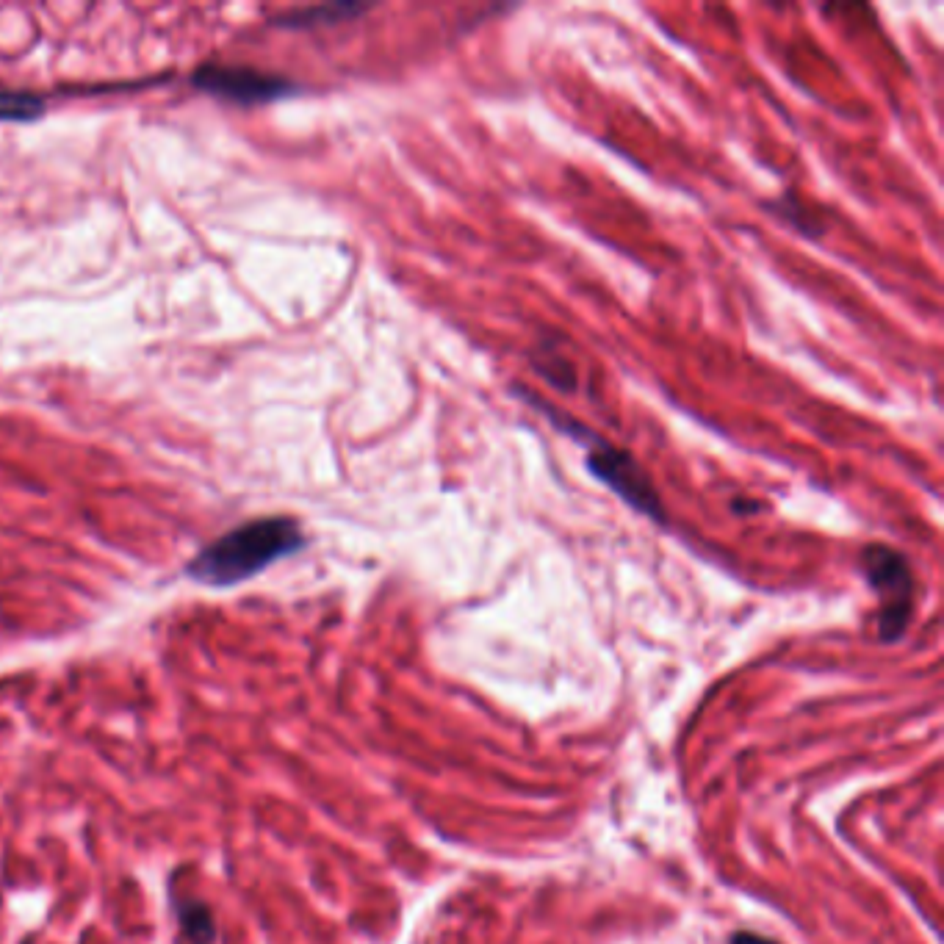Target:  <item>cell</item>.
<instances>
[{"label": "cell", "instance_id": "1", "mask_svg": "<svg viewBox=\"0 0 944 944\" xmlns=\"http://www.w3.org/2000/svg\"><path fill=\"white\" fill-rule=\"evenodd\" d=\"M305 546L302 526L288 515H266L225 532L208 543L186 565L194 582L208 587H233L266 571L283 557L297 554Z\"/></svg>", "mask_w": 944, "mask_h": 944}, {"label": "cell", "instance_id": "6", "mask_svg": "<svg viewBox=\"0 0 944 944\" xmlns=\"http://www.w3.org/2000/svg\"><path fill=\"white\" fill-rule=\"evenodd\" d=\"M366 12V6H352V3H330V6H313V9H299L291 12L277 25H288V28H311V25H327L338 23V20H347L355 14Z\"/></svg>", "mask_w": 944, "mask_h": 944}, {"label": "cell", "instance_id": "4", "mask_svg": "<svg viewBox=\"0 0 944 944\" xmlns=\"http://www.w3.org/2000/svg\"><path fill=\"white\" fill-rule=\"evenodd\" d=\"M192 84L205 95L222 97L239 106H263L275 103L280 97L297 92L283 75L261 72L255 67H222V64H205L192 75Z\"/></svg>", "mask_w": 944, "mask_h": 944}, {"label": "cell", "instance_id": "2", "mask_svg": "<svg viewBox=\"0 0 944 944\" xmlns=\"http://www.w3.org/2000/svg\"><path fill=\"white\" fill-rule=\"evenodd\" d=\"M529 402L538 407L543 416H549L551 424H557L565 435H571L574 441L585 446L587 471H590L593 477L601 479L610 490H615L632 510L648 515L651 521H659V524L665 521V507H662V499H659L654 482H651V477H648L646 471L640 468V463H637L626 449L612 446L610 441L598 438L593 430L576 424L574 419H565L554 407L540 405L532 396H529Z\"/></svg>", "mask_w": 944, "mask_h": 944}, {"label": "cell", "instance_id": "5", "mask_svg": "<svg viewBox=\"0 0 944 944\" xmlns=\"http://www.w3.org/2000/svg\"><path fill=\"white\" fill-rule=\"evenodd\" d=\"M178 922L183 936L192 944H211L216 939V922L211 909L200 900H186L180 903Z\"/></svg>", "mask_w": 944, "mask_h": 944}, {"label": "cell", "instance_id": "8", "mask_svg": "<svg viewBox=\"0 0 944 944\" xmlns=\"http://www.w3.org/2000/svg\"><path fill=\"white\" fill-rule=\"evenodd\" d=\"M535 366H538L540 374H546V377H549V383L557 385L560 391H574L576 377H574V366H571V363H565V360H560L557 355H551L549 352L546 360H543V363H535Z\"/></svg>", "mask_w": 944, "mask_h": 944}, {"label": "cell", "instance_id": "7", "mask_svg": "<svg viewBox=\"0 0 944 944\" xmlns=\"http://www.w3.org/2000/svg\"><path fill=\"white\" fill-rule=\"evenodd\" d=\"M45 114V100L31 92L0 89V122H34Z\"/></svg>", "mask_w": 944, "mask_h": 944}, {"label": "cell", "instance_id": "3", "mask_svg": "<svg viewBox=\"0 0 944 944\" xmlns=\"http://www.w3.org/2000/svg\"><path fill=\"white\" fill-rule=\"evenodd\" d=\"M861 568L875 596L881 598V637L897 640L906 632L914 610V574L909 560L889 546H867L861 554Z\"/></svg>", "mask_w": 944, "mask_h": 944}, {"label": "cell", "instance_id": "9", "mask_svg": "<svg viewBox=\"0 0 944 944\" xmlns=\"http://www.w3.org/2000/svg\"><path fill=\"white\" fill-rule=\"evenodd\" d=\"M731 944H778L773 939H765V936H756V933H737Z\"/></svg>", "mask_w": 944, "mask_h": 944}]
</instances>
